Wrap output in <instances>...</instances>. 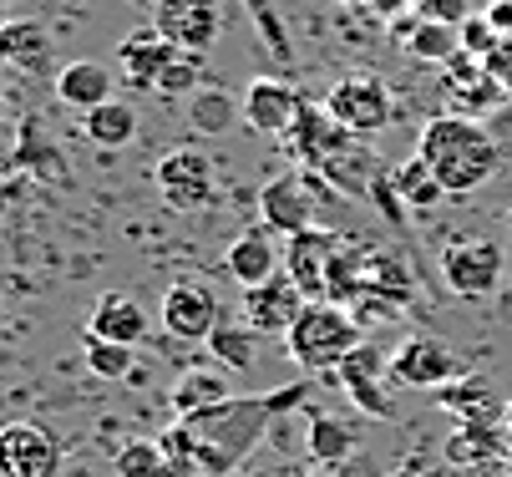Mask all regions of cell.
<instances>
[{"label": "cell", "instance_id": "1", "mask_svg": "<svg viewBox=\"0 0 512 477\" xmlns=\"http://www.w3.org/2000/svg\"><path fill=\"white\" fill-rule=\"evenodd\" d=\"M310 391H315V381L300 376L264 396H234L224 406H208L198 417H178L158 442H163L168 462L178 467V477H234L254 457V447L269 437V427H279L284 412L305 406Z\"/></svg>", "mask_w": 512, "mask_h": 477}, {"label": "cell", "instance_id": "2", "mask_svg": "<svg viewBox=\"0 0 512 477\" xmlns=\"http://www.w3.org/2000/svg\"><path fill=\"white\" fill-rule=\"evenodd\" d=\"M416 158L436 173V183H442L452 198H462V193H477L482 183H492V173L502 163V148L477 117L442 112V117H431L421 127Z\"/></svg>", "mask_w": 512, "mask_h": 477}, {"label": "cell", "instance_id": "3", "mask_svg": "<svg viewBox=\"0 0 512 477\" xmlns=\"http://www.w3.org/2000/svg\"><path fill=\"white\" fill-rule=\"evenodd\" d=\"M360 320L345 310V305H335V300H310L305 305V315L289 325V335H284V351L295 356V366L305 371V376H325V371H340V361L360 346Z\"/></svg>", "mask_w": 512, "mask_h": 477}, {"label": "cell", "instance_id": "4", "mask_svg": "<svg viewBox=\"0 0 512 477\" xmlns=\"http://www.w3.org/2000/svg\"><path fill=\"white\" fill-rule=\"evenodd\" d=\"M320 198H325V178L310 173V168H289V173H274L264 188H259V214H264V229L295 239L305 229H315V214H320Z\"/></svg>", "mask_w": 512, "mask_h": 477}, {"label": "cell", "instance_id": "5", "mask_svg": "<svg viewBox=\"0 0 512 477\" xmlns=\"http://www.w3.org/2000/svg\"><path fill=\"white\" fill-rule=\"evenodd\" d=\"M320 107H325L345 132H355V138H376V132H386L391 117H396V97H391V87H386L381 77H371V72H350V77H340V82L325 92Z\"/></svg>", "mask_w": 512, "mask_h": 477}, {"label": "cell", "instance_id": "6", "mask_svg": "<svg viewBox=\"0 0 512 477\" xmlns=\"http://www.w3.org/2000/svg\"><path fill=\"white\" fill-rule=\"evenodd\" d=\"M442 285L457 295V300H492V290L502 285V275H512L497 239H477V234H462L442 249Z\"/></svg>", "mask_w": 512, "mask_h": 477}, {"label": "cell", "instance_id": "7", "mask_svg": "<svg viewBox=\"0 0 512 477\" xmlns=\"http://www.w3.org/2000/svg\"><path fill=\"white\" fill-rule=\"evenodd\" d=\"M391 376H396L401 391H447L467 376V361H462V351L447 346V340L406 335L391 351Z\"/></svg>", "mask_w": 512, "mask_h": 477}, {"label": "cell", "instance_id": "8", "mask_svg": "<svg viewBox=\"0 0 512 477\" xmlns=\"http://www.w3.org/2000/svg\"><path fill=\"white\" fill-rule=\"evenodd\" d=\"M335 381H340V391L360 406L365 417H376V422H396V376H391V356H381L376 346H360L340 361V371H335Z\"/></svg>", "mask_w": 512, "mask_h": 477}, {"label": "cell", "instance_id": "9", "mask_svg": "<svg viewBox=\"0 0 512 477\" xmlns=\"http://www.w3.org/2000/svg\"><path fill=\"white\" fill-rule=\"evenodd\" d=\"M153 183H158V193H163L168 209L198 214V209H208L213 193H218V168H213V158H208L203 148H173V153L158 158Z\"/></svg>", "mask_w": 512, "mask_h": 477}, {"label": "cell", "instance_id": "10", "mask_svg": "<svg viewBox=\"0 0 512 477\" xmlns=\"http://www.w3.org/2000/svg\"><path fill=\"white\" fill-rule=\"evenodd\" d=\"M153 31L168 36L178 51L208 56V46L224 36V11H218V0H158Z\"/></svg>", "mask_w": 512, "mask_h": 477}, {"label": "cell", "instance_id": "11", "mask_svg": "<svg viewBox=\"0 0 512 477\" xmlns=\"http://www.w3.org/2000/svg\"><path fill=\"white\" fill-rule=\"evenodd\" d=\"M340 249H345V239L320 229V224L295 234V239H284V275L305 290V300H325L330 295V269H335Z\"/></svg>", "mask_w": 512, "mask_h": 477}, {"label": "cell", "instance_id": "12", "mask_svg": "<svg viewBox=\"0 0 512 477\" xmlns=\"http://www.w3.org/2000/svg\"><path fill=\"white\" fill-rule=\"evenodd\" d=\"M61 442L41 422H6L0 427V477H56Z\"/></svg>", "mask_w": 512, "mask_h": 477}, {"label": "cell", "instance_id": "13", "mask_svg": "<svg viewBox=\"0 0 512 477\" xmlns=\"http://www.w3.org/2000/svg\"><path fill=\"white\" fill-rule=\"evenodd\" d=\"M289 143H295V153H300V163H305L310 173H330L340 158H350V153L360 148L355 132H345L320 102H305L295 132H289Z\"/></svg>", "mask_w": 512, "mask_h": 477}, {"label": "cell", "instance_id": "14", "mask_svg": "<svg viewBox=\"0 0 512 477\" xmlns=\"http://www.w3.org/2000/svg\"><path fill=\"white\" fill-rule=\"evenodd\" d=\"M239 107H244V122L254 132H264V138H289L295 122H300V112H305V97H300L295 82H284V77H254L244 87Z\"/></svg>", "mask_w": 512, "mask_h": 477}, {"label": "cell", "instance_id": "15", "mask_svg": "<svg viewBox=\"0 0 512 477\" xmlns=\"http://www.w3.org/2000/svg\"><path fill=\"white\" fill-rule=\"evenodd\" d=\"M158 315H163V330L173 340H208L218 325H224V300L198 280H178V285H168Z\"/></svg>", "mask_w": 512, "mask_h": 477}, {"label": "cell", "instance_id": "16", "mask_svg": "<svg viewBox=\"0 0 512 477\" xmlns=\"http://www.w3.org/2000/svg\"><path fill=\"white\" fill-rule=\"evenodd\" d=\"M305 290L295 285L279 269L274 280H264V285H254V290H244V325L254 330V335H289V325H295L300 315H305Z\"/></svg>", "mask_w": 512, "mask_h": 477}, {"label": "cell", "instance_id": "17", "mask_svg": "<svg viewBox=\"0 0 512 477\" xmlns=\"http://www.w3.org/2000/svg\"><path fill=\"white\" fill-rule=\"evenodd\" d=\"M178 61V46L168 36H158L153 26H142L132 36L117 41V77L132 87V92H158V77Z\"/></svg>", "mask_w": 512, "mask_h": 477}, {"label": "cell", "instance_id": "18", "mask_svg": "<svg viewBox=\"0 0 512 477\" xmlns=\"http://www.w3.org/2000/svg\"><path fill=\"white\" fill-rule=\"evenodd\" d=\"M87 335L112 340V346H142V340H148V310L122 290H107L87 315Z\"/></svg>", "mask_w": 512, "mask_h": 477}, {"label": "cell", "instance_id": "19", "mask_svg": "<svg viewBox=\"0 0 512 477\" xmlns=\"http://www.w3.org/2000/svg\"><path fill=\"white\" fill-rule=\"evenodd\" d=\"M224 269H229V280H234L239 290H254V285H264V280L279 275V269H284V254L274 249L269 229H249V234H239V239L229 244Z\"/></svg>", "mask_w": 512, "mask_h": 477}, {"label": "cell", "instance_id": "20", "mask_svg": "<svg viewBox=\"0 0 512 477\" xmlns=\"http://www.w3.org/2000/svg\"><path fill=\"white\" fill-rule=\"evenodd\" d=\"M51 61V31L31 16H11L0 26V66H16V72H46Z\"/></svg>", "mask_w": 512, "mask_h": 477}, {"label": "cell", "instance_id": "21", "mask_svg": "<svg viewBox=\"0 0 512 477\" xmlns=\"http://www.w3.org/2000/svg\"><path fill=\"white\" fill-rule=\"evenodd\" d=\"M224 401H234V381L224 366H193L173 381V412L178 417H198V412L224 406Z\"/></svg>", "mask_w": 512, "mask_h": 477}, {"label": "cell", "instance_id": "22", "mask_svg": "<svg viewBox=\"0 0 512 477\" xmlns=\"http://www.w3.org/2000/svg\"><path fill=\"white\" fill-rule=\"evenodd\" d=\"M56 97L66 107L92 112V107L112 102V72H107L102 61H66L61 72H56Z\"/></svg>", "mask_w": 512, "mask_h": 477}, {"label": "cell", "instance_id": "23", "mask_svg": "<svg viewBox=\"0 0 512 477\" xmlns=\"http://www.w3.org/2000/svg\"><path fill=\"white\" fill-rule=\"evenodd\" d=\"M183 107H188V127L198 132V138H224V132L244 117L239 97H229L224 87H203V92H193Z\"/></svg>", "mask_w": 512, "mask_h": 477}, {"label": "cell", "instance_id": "24", "mask_svg": "<svg viewBox=\"0 0 512 477\" xmlns=\"http://www.w3.org/2000/svg\"><path fill=\"white\" fill-rule=\"evenodd\" d=\"M82 127H87V143H97V148H127L137 138V107L112 97V102L82 112Z\"/></svg>", "mask_w": 512, "mask_h": 477}, {"label": "cell", "instance_id": "25", "mask_svg": "<svg viewBox=\"0 0 512 477\" xmlns=\"http://www.w3.org/2000/svg\"><path fill=\"white\" fill-rule=\"evenodd\" d=\"M391 183H396V193H401V203H406L411 214H431L436 203L447 198V188L436 183V173H431L416 153H411L406 163H396V168H391Z\"/></svg>", "mask_w": 512, "mask_h": 477}, {"label": "cell", "instance_id": "26", "mask_svg": "<svg viewBox=\"0 0 512 477\" xmlns=\"http://www.w3.org/2000/svg\"><path fill=\"white\" fill-rule=\"evenodd\" d=\"M305 452H310V462H320V467H340V462L355 452V432H350L340 417H310Z\"/></svg>", "mask_w": 512, "mask_h": 477}, {"label": "cell", "instance_id": "27", "mask_svg": "<svg viewBox=\"0 0 512 477\" xmlns=\"http://www.w3.org/2000/svg\"><path fill=\"white\" fill-rule=\"evenodd\" d=\"M239 6H244V16H249L259 46L269 51V61H279V66L295 61V46H289V26L279 21V6H274V0H239Z\"/></svg>", "mask_w": 512, "mask_h": 477}, {"label": "cell", "instance_id": "28", "mask_svg": "<svg viewBox=\"0 0 512 477\" xmlns=\"http://www.w3.org/2000/svg\"><path fill=\"white\" fill-rule=\"evenodd\" d=\"M16 173H36V178H61L66 173V163H61V153L51 148V138L41 132V122L31 117V122H21V143H16Z\"/></svg>", "mask_w": 512, "mask_h": 477}, {"label": "cell", "instance_id": "29", "mask_svg": "<svg viewBox=\"0 0 512 477\" xmlns=\"http://www.w3.org/2000/svg\"><path fill=\"white\" fill-rule=\"evenodd\" d=\"M259 340H254V330L249 325H218L213 335H208V356L218 361V366H224V371H249L254 361H259Z\"/></svg>", "mask_w": 512, "mask_h": 477}, {"label": "cell", "instance_id": "30", "mask_svg": "<svg viewBox=\"0 0 512 477\" xmlns=\"http://www.w3.org/2000/svg\"><path fill=\"white\" fill-rule=\"evenodd\" d=\"M112 467H117V477H178V467L168 462L163 442H153V437L127 442V447L112 457Z\"/></svg>", "mask_w": 512, "mask_h": 477}, {"label": "cell", "instance_id": "31", "mask_svg": "<svg viewBox=\"0 0 512 477\" xmlns=\"http://www.w3.org/2000/svg\"><path fill=\"white\" fill-rule=\"evenodd\" d=\"M406 51H411L416 61H426V66H447V61L462 51V36H457V26H447V21H421L416 36L406 41Z\"/></svg>", "mask_w": 512, "mask_h": 477}, {"label": "cell", "instance_id": "32", "mask_svg": "<svg viewBox=\"0 0 512 477\" xmlns=\"http://www.w3.org/2000/svg\"><path fill=\"white\" fill-rule=\"evenodd\" d=\"M82 356H87V371L102 381H127L137 361L132 346H112V340H97V335H82Z\"/></svg>", "mask_w": 512, "mask_h": 477}, {"label": "cell", "instance_id": "33", "mask_svg": "<svg viewBox=\"0 0 512 477\" xmlns=\"http://www.w3.org/2000/svg\"><path fill=\"white\" fill-rule=\"evenodd\" d=\"M193 92H203V56L178 51V61L158 77V97H168V102H188Z\"/></svg>", "mask_w": 512, "mask_h": 477}, {"label": "cell", "instance_id": "34", "mask_svg": "<svg viewBox=\"0 0 512 477\" xmlns=\"http://www.w3.org/2000/svg\"><path fill=\"white\" fill-rule=\"evenodd\" d=\"M452 412H462L467 422H487V412H492V396H487V386L477 381V376H462L457 386H447V391H436Z\"/></svg>", "mask_w": 512, "mask_h": 477}, {"label": "cell", "instance_id": "35", "mask_svg": "<svg viewBox=\"0 0 512 477\" xmlns=\"http://www.w3.org/2000/svg\"><path fill=\"white\" fill-rule=\"evenodd\" d=\"M457 36H462V51L467 56H487L492 46H497V31L487 26V16L477 11V16H467L462 26H457Z\"/></svg>", "mask_w": 512, "mask_h": 477}, {"label": "cell", "instance_id": "36", "mask_svg": "<svg viewBox=\"0 0 512 477\" xmlns=\"http://www.w3.org/2000/svg\"><path fill=\"white\" fill-rule=\"evenodd\" d=\"M482 66H487V77H492L502 92H512V36H497V46L482 56Z\"/></svg>", "mask_w": 512, "mask_h": 477}, {"label": "cell", "instance_id": "37", "mask_svg": "<svg viewBox=\"0 0 512 477\" xmlns=\"http://www.w3.org/2000/svg\"><path fill=\"white\" fill-rule=\"evenodd\" d=\"M26 183H31L26 173H11V178H0V214H11L16 203L26 198Z\"/></svg>", "mask_w": 512, "mask_h": 477}, {"label": "cell", "instance_id": "38", "mask_svg": "<svg viewBox=\"0 0 512 477\" xmlns=\"http://www.w3.org/2000/svg\"><path fill=\"white\" fill-rule=\"evenodd\" d=\"M482 16H487V26H492L497 36H512V0H487Z\"/></svg>", "mask_w": 512, "mask_h": 477}, {"label": "cell", "instance_id": "39", "mask_svg": "<svg viewBox=\"0 0 512 477\" xmlns=\"http://www.w3.org/2000/svg\"><path fill=\"white\" fill-rule=\"evenodd\" d=\"M295 477H340V467H320V462H315V467H300Z\"/></svg>", "mask_w": 512, "mask_h": 477}, {"label": "cell", "instance_id": "40", "mask_svg": "<svg viewBox=\"0 0 512 477\" xmlns=\"http://www.w3.org/2000/svg\"><path fill=\"white\" fill-rule=\"evenodd\" d=\"M502 427H507V437H512V401L502 406Z\"/></svg>", "mask_w": 512, "mask_h": 477}, {"label": "cell", "instance_id": "41", "mask_svg": "<svg viewBox=\"0 0 512 477\" xmlns=\"http://www.w3.org/2000/svg\"><path fill=\"white\" fill-rule=\"evenodd\" d=\"M6 21H11V16H6V11H0V26H6Z\"/></svg>", "mask_w": 512, "mask_h": 477}, {"label": "cell", "instance_id": "42", "mask_svg": "<svg viewBox=\"0 0 512 477\" xmlns=\"http://www.w3.org/2000/svg\"><path fill=\"white\" fill-rule=\"evenodd\" d=\"M507 477H512V462H507Z\"/></svg>", "mask_w": 512, "mask_h": 477}, {"label": "cell", "instance_id": "43", "mask_svg": "<svg viewBox=\"0 0 512 477\" xmlns=\"http://www.w3.org/2000/svg\"><path fill=\"white\" fill-rule=\"evenodd\" d=\"M507 285H512V275H507Z\"/></svg>", "mask_w": 512, "mask_h": 477}]
</instances>
